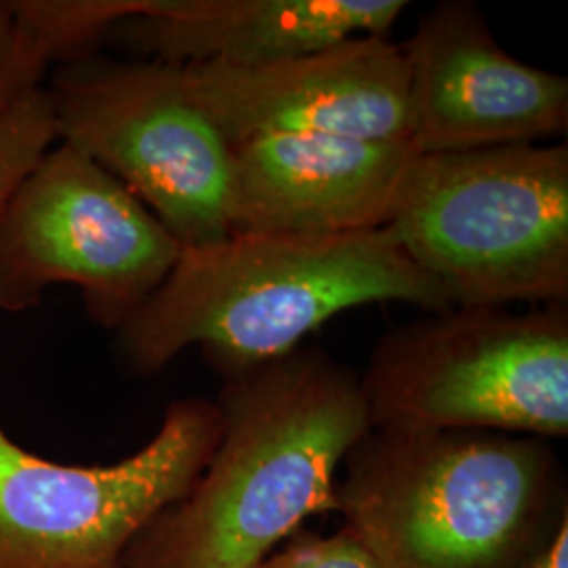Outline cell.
<instances>
[{"mask_svg":"<svg viewBox=\"0 0 568 568\" xmlns=\"http://www.w3.org/2000/svg\"><path fill=\"white\" fill-rule=\"evenodd\" d=\"M217 375V447L138 535L126 568H257L307 518L337 509L339 469L373 429L361 375L305 344Z\"/></svg>","mask_w":568,"mask_h":568,"instance_id":"obj_1","label":"cell"},{"mask_svg":"<svg viewBox=\"0 0 568 568\" xmlns=\"http://www.w3.org/2000/svg\"><path fill=\"white\" fill-rule=\"evenodd\" d=\"M384 302L426 314L453 307L389 227L230 234L183 248L156 293L116 328V345L138 375L161 373L187 347L220 373L283 356L333 316Z\"/></svg>","mask_w":568,"mask_h":568,"instance_id":"obj_2","label":"cell"},{"mask_svg":"<svg viewBox=\"0 0 568 568\" xmlns=\"http://www.w3.org/2000/svg\"><path fill=\"white\" fill-rule=\"evenodd\" d=\"M562 488L544 438L373 427L335 511L384 568H525L568 509Z\"/></svg>","mask_w":568,"mask_h":568,"instance_id":"obj_3","label":"cell"},{"mask_svg":"<svg viewBox=\"0 0 568 568\" xmlns=\"http://www.w3.org/2000/svg\"><path fill=\"white\" fill-rule=\"evenodd\" d=\"M386 227L453 305H568V145L413 154Z\"/></svg>","mask_w":568,"mask_h":568,"instance_id":"obj_4","label":"cell"},{"mask_svg":"<svg viewBox=\"0 0 568 568\" xmlns=\"http://www.w3.org/2000/svg\"><path fill=\"white\" fill-rule=\"evenodd\" d=\"M371 426L568 434V305H453L389 328L361 375Z\"/></svg>","mask_w":568,"mask_h":568,"instance_id":"obj_5","label":"cell"},{"mask_svg":"<svg viewBox=\"0 0 568 568\" xmlns=\"http://www.w3.org/2000/svg\"><path fill=\"white\" fill-rule=\"evenodd\" d=\"M47 91L58 142L116 178L182 248L232 234V148L180 65L95 53L58 65Z\"/></svg>","mask_w":568,"mask_h":568,"instance_id":"obj_6","label":"cell"},{"mask_svg":"<svg viewBox=\"0 0 568 568\" xmlns=\"http://www.w3.org/2000/svg\"><path fill=\"white\" fill-rule=\"evenodd\" d=\"M182 251L116 178L58 142L0 215V312H28L47 288L72 284L87 316L116 331L156 293Z\"/></svg>","mask_w":568,"mask_h":568,"instance_id":"obj_7","label":"cell"},{"mask_svg":"<svg viewBox=\"0 0 568 568\" xmlns=\"http://www.w3.org/2000/svg\"><path fill=\"white\" fill-rule=\"evenodd\" d=\"M215 400L166 406L154 438L108 466L44 459L0 424V568H126V551L194 487L220 440Z\"/></svg>","mask_w":568,"mask_h":568,"instance_id":"obj_8","label":"cell"},{"mask_svg":"<svg viewBox=\"0 0 568 568\" xmlns=\"http://www.w3.org/2000/svg\"><path fill=\"white\" fill-rule=\"evenodd\" d=\"M400 47L406 143L415 154H457L567 135V77L511 58L474 2H438Z\"/></svg>","mask_w":568,"mask_h":568,"instance_id":"obj_9","label":"cell"},{"mask_svg":"<svg viewBox=\"0 0 568 568\" xmlns=\"http://www.w3.org/2000/svg\"><path fill=\"white\" fill-rule=\"evenodd\" d=\"M183 87L225 142L323 133L406 142V61L387 37H356L265 65H180Z\"/></svg>","mask_w":568,"mask_h":568,"instance_id":"obj_10","label":"cell"},{"mask_svg":"<svg viewBox=\"0 0 568 568\" xmlns=\"http://www.w3.org/2000/svg\"><path fill=\"white\" fill-rule=\"evenodd\" d=\"M232 148V234L328 236L386 227L415 154L406 142L272 133Z\"/></svg>","mask_w":568,"mask_h":568,"instance_id":"obj_11","label":"cell"},{"mask_svg":"<svg viewBox=\"0 0 568 568\" xmlns=\"http://www.w3.org/2000/svg\"><path fill=\"white\" fill-rule=\"evenodd\" d=\"M406 0H154L105 42L173 65H265L356 37H387Z\"/></svg>","mask_w":568,"mask_h":568,"instance_id":"obj_12","label":"cell"},{"mask_svg":"<svg viewBox=\"0 0 568 568\" xmlns=\"http://www.w3.org/2000/svg\"><path fill=\"white\" fill-rule=\"evenodd\" d=\"M51 65L95 55L119 21L143 16L154 0H13Z\"/></svg>","mask_w":568,"mask_h":568,"instance_id":"obj_13","label":"cell"},{"mask_svg":"<svg viewBox=\"0 0 568 568\" xmlns=\"http://www.w3.org/2000/svg\"><path fill=\"white\" fill-rule=\"evenodd\" d=\"M58 143L47 84L0 108V215L23 178Z\"/></svg>","mask_w":568,"mask_h":568,"instance_id":"obj_14","label":"cell"},{"mask_svg":"<svg viewBox=\"0 0 568 568\" xmlns=\"http://www.w3.org/2000/svg\"><path fill=\"white\" fill-rule=\"evenodd\" d=\"M51 61L18 16L13 0H0V108L44 87Z\"/></svg>","mask_w":568,"mask_h":568,"instance_id":"obj_15","label":"cell"},{"mask_svg":"<svg viewBox=\"0 0 568 568\" xmlns=\"http://www.w3.org/2000/svg\"><path fill=\"white\" fill-rule=\"evenodd\" d=\"M257 568H384L344 527L333 535H293Z\"/></svg>","mask_w":568,"mask_h":568,"instance_id":"obj_16","label":"cell"},{"mask_svg":"<svg viewBox=\"0 0 568 568\" xmlns=\"http://www.w3.org/2000/svg\"><path fill=\"white\" fill-rule=\"evenodd\" d=\"M525 568H568V509Z\"/></svg>","mask_w":568,"mask_h":568,"instance_id":"obj_17","label":"cell"}]
</instances>
